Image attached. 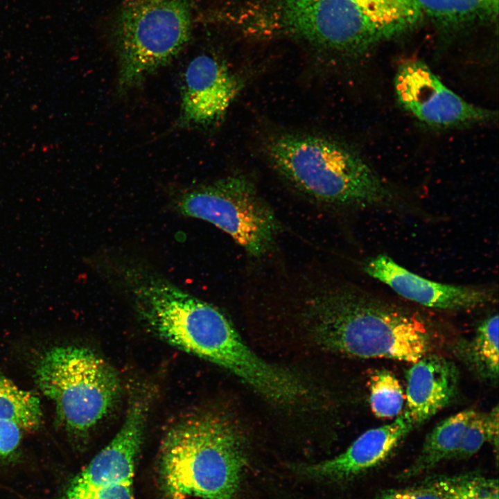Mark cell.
I'll return each mask as SVG.
<instances>
[{
  "label": "cell",
  "mask_w": 499,
  "mask_h": 499,
  "mask_svg": "<svg viewBox=\"0 0 499 499\" xmlns=\"http://www.w3.org/2000/svg\"><path fill=\"white\" fill-rule=\"evenodd\" d=\"M301 317L322 348L361 358L413 363L429 352L432 337L417 314L348 284L304 287Z\"/></svg>",
  "instance_id": "obj_1"
},
{
  "label": "cell",
  "mask_w": 499,
  "mask_h": 499,
  "mask_svg": "<svg viewBox=\"0 0 499 499\" xmlns=\"http://www.w3.org/2000/svg\"><path fill=\"white\" fill-rule=\"evenodd\" d=\"M123 294L144 325L166 342L225 368L247 384L263 374L264 360L244 344L220 310L154 268L132 275Z\"/></svg>",
  "instance_id": "obj_2"
},
{
  "label": "cell",
  "mask_w": 499,
  "mask_h": 499,
  "mask_svg": "<svg viewBox=\"0 0 499 499\" xmlns=\"http://www.w3.org/2000/svg\"><path fill=\"white\" fill-rule=\"evenodd\" d=\"M245 439L227 413L200 410L175 421L161 442L159 471L173 499H233L246 464Z\"/></svg>",
  "instance_id": "obj_3"
},
{
  "label": "cell",
  "mask_w": 499,
  "mask_h": 499,
  "mask_svg": "<svg viewBox=\"0 0 499 499\" xmlns=\"http://www.w3.org/2000/svg\"><path fill=\"white\" fill-rule=\"evenodd\" d=\"M267 155L285 180L322 204L364 207L394 199L391 190L359 155L333 140L283 134L269 141Z\"/></svg>",
  "instance_id": "obj_4"
},
{
  "label": "cell",
  "mask_w": 499,
  "mask_h": 499,
  "mask_svg": "<svg viewBox=\"0 0 499 499\" xmlns=\"http://www.w3.org/2000/svg\"><path fill=\"white\" fill-rule=\"evenodd\" d=\"M286 22L326 49L358 53L412 27L422 11L414 0H282Z\"/></svg>",
  "instance_id": "obj_5"
},
{
  "label": "cell",
  "mask_w": 499,
  "mask_h": 499,
  "mask_svg": "<svg viewBox=\"0 0 499 499\" xmlns=\"http://www.w3.org/2000/svg\"><path fill=\"white\" fill-rule=\"evenodd\" d=\"M35 381L55 405L58 419L69 432L83 435L116 405L120 378L103 358L88 348L54 347L40 358Z\"/></svg>",
  "instance_id": "obj_6"
},
{
  "label": "cell",
  "mask_w": 499,
  "mask_h": 499,
  "mask_svg": "<svg viewBox=\"0 0 499 499\" xmlns=\"http://www.w3.org/2000/svg\"><path fill=\"white\" fill-rule=\"evenodd\" d=\"M191 29V0H125L116 30L119 90L138 85L172 61Z\"/></svg>",
  "instance_id": "obj_7"
},
{
  "label": "cell",
  "mask_w": 499,
  "mask_h": 499,
  "mask_svg": "<svg viewBox=\"0 0 499 499\" xmlns=\"http://www.w3.org/2000/svg\"><path fill=\"white\" fill-rule=\"evenodd\" d=\"M175 208L184 216L212 224L254 257L272 250L280 229L272 207L242 175L190 189L177 198Z\"/></svg>",
  "instance_id": "obj_8"
},
{
  "label": "cell",
  "mask_w": 499,
  "mask_h": 499,
  "mask_svg": "<svg viewBox=\"0 0 499 499\" xmlns=\"http://www.w3.org/2000/svg\"><path fill=\"white\" fill-rule=\"evenodd\" d=\"M148 407L143 398L132 400L119 430L72 480L62 499H135V467Z\"/></svg>",
  "instance_id": "obj_9"
},
{
  "label": "cell",
  "mask_w": 499,
  "mask_h": 499,
  "mask_svg": "<svg viewBox=\"0 0 499 499\" xmlns=\"http://www.w3.org/2000/svg\"><path fill=\"white\" fill-rule=\"evenodd\" d=\"M394 82L400 105L429 125L456 128L497 119L496 112L473 105L450 90L422 61L399 65Z\"/></svg>",
  "instance_id": "obj_10"
},
{
  "label": "cell",
  "mask_w": 499,
  "mask_h": 499,
  "mask_svg": "<svg viewBox=\"0 0 499 499\" xmlns=\"http://www.w3.org/2000/svg\"><path fill=\"white\" fill-rule=\"evenodd\" d=\"M242 87L240 78L217 59L195 58L185 71L179 125L204 127L218 121Z\"/></svg>",
  "instance_id": "obj_11"
},
{
  "label": "cell",
  "mask_w": 499,
  "mask_h": 499,
  "mask_svg": "<svg viewBox=\"0 0 499 499\" xmlns=\"http://www.w3.org/2000/svg\"><path fill=\"white\" fill-rule=\"evenodd\" d=\"M362 268L367 274L386 284L400 296L432 308L472 309L495 299L492 289L431 281L404 268L385 255L370 258L365 261Z\"/></svg>",
  "instance_id": "obj_12"
},
{
  "label": "cell",
  "mask_w": 499,
  "mask_h": 499,
  "mask_svg": "<svg viewBox=\"0 0 499 499\" xmlns=\"http://www.w3.org/2000/svg\"><path fill=\"white\" fill-rule=\"evenodd\" d=\"M414 428L403 412L389 423L365 431L338 456L300 466L298 471L315 479L349 480L383 463Z\"/></svg>",
  "instance_id": "obj_13"
},
{
  "label": "cell",
  "mask_w": 499,
  "mask_h": 499,
  "mask_svg": "<svg viewBox=\"0 0 499 499\" xmlns=\"http://www.w3.org/2000/svg\"><path fill=\"white\" fill-rule=\"evenodd\" d=\"M406 409L418 426L447 406L454 399L458 373L454 363L437 356H424L406 372Z\"/></svg>",
  "instance_id": "obj_14"
},
{
  "label": "cell",
  "mask_w": 499,
  "mask_h": 499,
  "mask_svg": "<svg viewBox=\"0 0 499 499\" xmlns=\"http://www.w3.org/2000/svg\"><path fill=\"white\" fill-rule=\"evenodd\" d=\"M475 412L473 409L464 410L439 423L427 435L417 457L398 478L417 477L444 460L454 459L465 428Z\"/></svg>",
  "instance_id": "obj_15"
},
{
  "label": "cell",
  "mask_w": 499,
  "mask_h": 499,
  "mask_svg": "<svg viewBox=\"0 0 499 499\" xmlns=\"http://www.w3.org/2000/svg\"><path fill=\"white\" fill-rule=\"evenodd\" d=\"M482 478L471 474L432 478L408 487L385 490L377 499H475Z\"/></svg>",
  "instance_id": "obj_16"
},
{
  "label": "cell",
  "mask_w": 499,
  "mask_h": 499,
  "mask_svg": "<svg viewBox=\"0 0 499 499\" xmlns=\"http://www.w3.org/2000/svg\"><path fill=\"white\" fill-rule=\"evenodd\" d=\"M42 417L39 398L31 392L20 389L0 374V419L34 430L39 428Z\"/></svg>",
  "instance_id": "obj_17"
},
{
  "label": "cell",
  "mask_w": 499,
  "mask_h": 499,
  "mask_svg": "<svg viewBox=\"0 0 499 499\" xmlns=\"http://www.w3.org/2000/svg\"><path fill=\"white\" fill-rule=\"evenodd\" d=\"M469 361L479 375L496 383L498 377V315L487 317L478 326L469 345Z\"/></svg>",
  "instance_id": "obj_18"
},
{
  "label": "cell",
  "mask_w": 499,
  "mask_h": 499,
  "mask_svg": "<svg viewBox=\"0 0 499 499\" xmlns=\"http://www.w3.org/2000/svg\"><path fill=\"white\" fill-rule=\"evenodd\" d=\"M369 388L370 405L377 417L392 419L400 414L404 403L403 391L393 374L385 369L374 371Z\"/></svg>",
  "instance_id": "obj_19"
},
{
  "label": "cell",
  "mask_w": 499,
  "mask_h": 499,
  "mask_svg": "<svg viewBox=\"0 0 499 499\" xmlns=\"http://www.w3.org/2000/svg\"><path fill=\"white\" fill-rule=\"evenodd\" d=\"M421 11L448 21L471 19L497 11L498 0H415Z\"/></svg>",
  "instance_id": "obj_20"
},
{
  "label": "cell",
  "mask_w": 499,
  "mask_h": 499,
  "mask_svg": "<svg viewBox=\"0 0 499 499\" xmlns=\"http://www.w3.org/2000/svg\"><path fill=\"white\" fill-rule=\"evenodd\" d=\"M490 443L486 413L477 412L464 431L454 459H465L478 452L485 443Z\"/></svg>",
  "instance_id": "obj_21"
},
{
  "label": "cell",
  "mask_w": 499,
  "mask_h": 499,
  "mask_svg": "<svg viewBox=\"0 0 499 499\" xmlns=\"http://www.w3.org/2000/svg\"><path fill=\"white\" fill-rule=\"evenodd\" d=\"M20 427L13 421L0 419V458L13 453L19 445Z\"/></svg>",
  "instance_id": "obj_22"
},
{
  "label": "cell",
  "mask_w": 499,
  "mask_h": 499,
  "mask_svg": "<svg viewBox=\"0 0 499 499\" xmlns=\"http://www.w3.org/2000/svg\"><path fill=\"white\" fill-rule=\"evenodd\" d=\"M487 425L490 439V444L498 448V407L496 405L491 411L486 413Z\"/></svg>",
  "instance_id": "obj_23"
},
{
  "label": "cell",
  "mask_w": 499,
  "mask_h": 499,
  "mask_svg": "<svg viewBox=\"0 0 499 499\" xmlns=\"http://www.w3.org/2000/svg\"><path fill=\"white\" fill-rule=\"evenodd\" d=\"M476 499H498L497 480L484 478Z\"/></svg>",
  "instance_id": "obj_24"
}]
</instances>
